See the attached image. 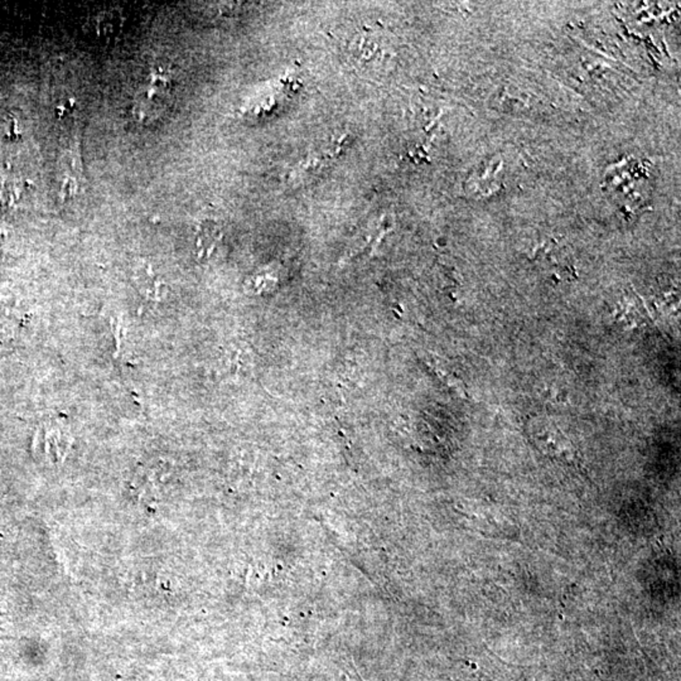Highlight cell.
<instances>
[{
    "mask_svg": "<svg viewBox=\"0 0 681 681\" xmlns=\"http://www.w3.org/2000/svg\"><path fill=\"white\" fill-rule=\"evenodd\" d=\"M135 280L144 295L152 299H158L163 283L149 264L142 262L135 267Z\"/></svg>",
    "mask_w": 681,
    "mask_h": 681,
    "instance_id": "obj_1",
    "label": "cell"
},
{
    "mask_svg": "<svg viewBox=\"0 0 681 681\" xmlns=\"http://www.w3.org/2000/svg\"><path fill=\"white\" fill-rule=\"evenodd\" d=\"M221 239V231L217 225L208 221L201 225L197 234L196 247L197 255L200 259H206L213 254L215 247L217 246Z\"/></svg>",
    "mask_w": 681,
    "mask_h": 681,
    "instance_id": "obj_2",
    "label": "cell"
},
{
    "mask_svg": "<svg viewBox=\"0 0 681 681\" xmlns=\"http://www.w3.org/2000/svg\"><path fill=\"white\" fill-rule=\"evenodd\" d=\"M93 29L98 37H113L121 31L123 16L118 11H105L93 18Z\"/></svg>",
    "mask_w": 681,
    "mask_h": 681,
    "instance_id": "obj_3",
    "label": "cell"
},
{
    "mask_svg": "<svg viewBox=\"0 0 681 681\" xmlns=\"http://www.w3.org/2000/svg\"><path fill=\"white\" fill-rule=\"evenodd\" d=\"M6 240V230L3 227H0V245H3Z\"/></svg>",
    "mask_w": 681,
    "mask_h": 681,
    "instance_id": "obj_4",
    "label": "cell"
}]
</instances>
